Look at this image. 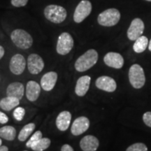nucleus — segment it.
Wrapping results in <instances>:
<instances>
[{"label":"nucleus","instance_id":"f257e3e1","mask_svg":"<svg viewBox=\"0 0 151 151\" xmlns=\"http://www.w3.org/2000/svg\"><path fill=\"white\" fill-rule=\"evenodd\" d=\"M98 53L94 49H90L87 50L84 54L81 55L76 60L74 67L78 72H84L89 70L90 69L96 65L98 60Z\"/></svg>","mask_w":151,"mask_h":151},{"label":"nucleus","instance_id":"f03ea898","mask_svg":"<svg viewBox=\"0 0 151 151\" xmlns=\"http://www.w3.org/2000/svg\"><path fill=\"white\" fill-rule=\"evenodd\" d=\"M11 39L18 48L22 50L29 48L33 44L32 36L24 29H16L14 30L11 34Z\"/></svg>","mask_w":151,"mask_h":151},{"label":"nucleus","instance_id":"7ed1b4c3","mask_svg":"<svg viewBox=\"0 0 151 151\" xmlns=\"http://www.w3.org/2000/svg\"><path fill=\"white\" fill-rule=\"evenodd\" d=\"M43 13L47 20L55 24L61 23L67 16V11L64 7L55 4L47 6Z\"/></svg>","mask_w":151,"mask_h":151},{"label":"nucleus","instance_id":"20e7f679","mask_svg":"<svg viewBox=\"0 0 151 151\" xmlns=\"http://www.w3.org/2000/svg\"><path fill=\"white\" fill-rule=\"evenodd\" d=\"M129 80L130 84L135 89H140L146 83V76L143 69L139 65H132L129 70Z\"/></svg>","mask_w":151,"mask_h":151},{"label":"nucleus","instance_id":"39448f33","mask_svg":"<svg viewBox=\"0 0 151 151\" xmlns=\"http://www.w3.org/2000/svg\"><path fill=\"white\" fill-rule=\"evenodd\" d=\"M120 19V13L118 9H109L101 12L97 18L100 25L104 27H112L118 24Z\"/></svg>","mask_w":151,"mask_h":151},{"label":"nucleus","instance_id":"423d86ee","mask_svg":"<svg viewBox=\"0 0 151 151\" xmlns=\"http://www.w3.org/2000/svg\"><path fill=\"white\" fill-rule=\"evenodd\" d=\"M74 41L73 37L68 32H63L59 36L57 42L56 50L58 54L66 55L72 50Z\"/></svg>","mask_w":151,"mask_h":151},{"label":"nucleus","instance_id":"0eeeda50","mask_svg":"<svg viewBox=\"0 0 151 151\" xmlns=\"http://www.w3.org/2000/svg\"><path fill=\"white\" fill-rule=\"evenodd\" d=\"M92 11V4L88 0L80 1L73 14V20L76 23L82 22L90 14Z\"/></svg>","mask_w":151,"mask_h":151},{"label":"nucleus","instance_id":"6e6552de","mask_svg":"<svg viewBox=\"0 0 151 151\" xmlns=\"http://www.w3.org/2000/svg\"><path fill=\"white\" fill-rule=\"evenodd\" d=\"M27 68L32 74H39L44 68V62L39 55L32 53L27 58Z\"/></svg>","mask_w":151,"mask_h":151},{"label":"nucleus","instance_id":"1a4fd4ad","mask_svg":"<svg viewBox=\"0 0 151 151\" xmlns=\"http://www.w3.org/2000/svg\"><path fill=\"white\" fill-rule=\"evenodd\" d=\"M144 23L140 18H135L132 20L127 30V37L129 40L136 41L142 36L144 31Z\"/></svg>","mask_w":151,"mask_h":151},{"label":"nucleus","instance_id":"9d476101","mask_svg":"<svg viewBox=\"0 0 151 151\" xmlns=\"http://www.w3.org/2000/svg\"><path fill=\"white\" fill-rule=\"evenodd\" d=\"M26 67V60L21 54H16L11 58L9 62V69L15 75H20Z\"/></svg>","mask_w":151,"mask_h":151},{"label":"nucleus","instance_id":"9b49d317","mask_svg":"<svg viewBox=\"0 0 151 151\" xmlns=\"http://www.w3.org/2000/svg\"><path fill=\"white\" fill-rule=\"evenodd\" d=\"M90 120L87 117L80 116L73 121L71 127V134L73 136H79L86 132L90 127Z\"/></svg>","mask_w":151,"mask_h":151},{"label":"nucleus","instance_id":"f8f14e48","mask_svg":"<svg viewBox=\"0 0 151 151\" xmlns=\"http://www.w3.org/2000/svg\"><path fill=\"white\" fill-rule=\"evenodd\" d=\"M95 86L98 89L107 92H113L117 88L116 81L107 76L99 77L96 80Z\"/></svg>","mask_w":151,"mask_h":151},{"label":"nucleus","instance_id":"ddd939ff","mask_svg":"<svg viewBox=\"0 0 151 151\" xmlns=\"http://www.w3.org/2000/svg\"><path fill=\"white\" fill-rule=\"evenodd\" d=\"M104 62L108 67L114 69H121L124 65V59L120 53L109 52L104 58Z\"/></svg>","mask_w":151,"mask_h":151},{"label":"nucleus","instance_id":"4468645a","mask_svg":"<svg viewBox=\"0 0 151 151\" xmlns=\"http://www.w3.org/2000/svg\"><path fill=\"white\" fill-rule=\"evenodd\" d=\"M58 81V73L55 71H49L41 77V87L45 91H51L55 86Z\"/></svg>","mask_w":151,"mask_h":151},{"label":"nucleus","instance_id":"2eb2a0df","mask_svg":"<svg viewBox=\"0 0 151 151\" xmlns=\"http://www.w3.org/2000/svg\"><path fill=\"white\" fill-rule=\"evenodd\" d=\"M91 78L89 76H83L77 80L75 86V93L78 97H84L89 90Z\"/></svg>","mask_w":151,"mask_h":151},{"label":"nucleus","instance_id":"dca6fc26","mask_svg":"<svg viewBox=\"0 0 151 151\" xmlns=\"http://www.w3.org/2000/svg\"><path fill=\"white\" fill-rule=\"evenodd\" d=\"M99 146V140L93 135L85 136L80 141V147L83 151H96Z\"/></svg>","mask_w":151,"mask_h":151},{"label":"nucleus","instance_id":"f3484780","mask_svg":"<svg viewBox=\"0 0 151 151\" xmlns=\"http://www.w3.org/2000/svg\"><path fill=\"white\" fill-rule=\"evenodd\" d=\"M41 85L34 81H28L26 86V97L29 101H37L41 94Z\"/></svg>","mask_w":151,"mask_h":151},{"label":"nucleus","instance_id":"a211bd4d","mask_svg":"<svg viewBox=\"0 0 151 151\" xmlns=\"http://www.w3.org/2000/svg\"><path fill=\"white\" fill-rule=\"evenodd\" d=\"M71 121V113L68 111L60 112L56 118V126L60 131L65 132L69 127Z\"/></svg>","mask_w":151,"mask_h":151},{"label":"nucleus","instance_id":"6ab92c4d","mask_svg":"<svg viewBox=\"0 0 151 151\" xmlns=\"http://www.w3.org/2000/svg\"><path fill=\"white\" fill-rule=\"evenodd\" d=\"M24 94V87L22 83H11L6 88V95L8 97H16L18 99H22Z\"/></svg>","mask_w":151,"mask_h":151},{"label":"nucleus","instance_id":"aec40b11","mask_svg":"<svg viewBox=\"0 0 151 151\" xmlns=\"http://www.w3.org/2000/svg\"><path fill=\"white\" fill-rule=\"evenodd\" d=\"M20 99L16 97H8L3 98L0 100V108L4 111H9L18 106Z\"/></svg>","mask_w":151,"mask_h":151},{"label":"nucleus","instance_id":"412c9836","mask_svg":"<svg viewBox=\"0 0 151 151\" xmlns=\"http://www.w3.org/2000/svg\"><path fill=\"white\" fill-rule=\"evenodd\" d=\"M16 137V129L14 127L6 125L0 128V137L6 141H14Z\"/></svg>","mask_w":151,"mask_h":151},{"label":"nucleus","instance_id":"4be33fe9","mask_svg":"<svg viewBox=\"0 0 151 151\" xmlns=\"http://www.w3.org/2000/svg\"><path fill=\"white\" fill-rule=\"evenodd\" d=\"M36 125L35 123H28L26 125H24L23 127L22 128V129L20 130V133L18 134V140L20 141H26L28 138L29 137V136L32 134V133L34 132V130L35 129Z\"/></svg>","mask_w":151,"mask_h":151},{"label":"nucleus","instance_id":"5701e85b","mask_svg":"<svg viewBox=\"0 0 151 151\" xmlns=\"http://www.w3.org/2000/svg\"><path fill=\"white\" fill-rule=\"evenodd\" d=\"M148 46V39L145 36H141L138 38L134 43L133 49L134 52L137 53H141L146 50V49Z\"/></svg>","mask_w":151,"mask_h":151},{"label":"nucleus","instance_id":"b1692460","mask_svg":"<svg viewBox=\"0 0 151 151\" xmlns=\"http://www.w3.org/2000/svg\"><path fill=\"white\" fill-rule=\"evenodd\" d=\"M50 143H51V141L50 139L46 137H42L40 140L35 143L31 147V148L35 151H43L48 148V147L50 146Z\"/></svg>","mask_w":151,"mask_h":151},{"label":"nucleus","instance_id":"393cba45","mask_svg":"<svg viewBox=\"0 0 151 151\" xmlns=\"http://www.w3.org/2000/svg\"><path fill=\"white\" fill-rule=\"evenodd\" d=\"M42 132L39 131V130L35 132L34 134L30 137V139L28 140L27 143H26V146H27V148H31V147L35 143H37L39 140H40L41 138H42Z\"/></svg>","mask_w":151,"mask_h":151},{"label":"nucleus","instance_id":"a878e982","mask_svg":"<svg viewBox=\"0 0 151 151\" xmlns=\"http://www.w3.org/2000/svg\"><path fill=\"white\" fill-rule=\"evenodd\" d=\"M125 151H148V148L144 143H136L128 147Z\"/></svg>","mask_w":151,"mask_h":151},{"label":"nucleus","instance_id":"bb28decb","mask_svg":"<svg viewBox=\"0 0 151 151\" xmlns=\"http://www.w3.org/2000/svg\"><path fill=\"white\" fill-rule=\"evenodd\" d=\"M14 118L16 119L17 121H21L22 119L24 118V115H25V110L23 107L18 106L15 109V110L13 113Z\"/></svg>","mask_w":151,"mask_h":151},{"label":"nucleus","instance_id":"cd10ccee","mask_svg":"<svg viewBox=\"0 0 151 151\" xmlns=\"http://www.w3.org/2000/svg\"><path fill=\"white\" fill-rule=\"evenodd\" d=\"M143 121L145 124L149 127H151V112L148 111L143 115Z\"/></svg>","mask_w":151,"mask_h":151},{"label":"nucleus","instance_id":"c85d7f7f","mask_svg":"<svg viewBox=\"0 0 151 151\" xmlns=\"http://www.w3.org/2000/svg\"><path fill=\"white\" fill-rule=\"evenodd\" d=\"M11 4L15 7H22L26 6L28 0H11Z\"/></svg>","mask_w":151,"mask_h":151},{"label":"nucleus","instance_id":"c756f323","mask_svg":"<svg viewBox=\"0 0 151 151\" xmlns=\"http://www.w3.org/2000/svg\"><path fill=\"white\" fill-rule=\"evenodd\" d=\"M9 121V118L4 113L0 111V124H6Z\"/></svg>","mask_w":151,"mask_h":151},{"label":"nucleus","instance_id":"7c9ffc66","mask_svg":"<svg viewBox=\"0 0 151 151\" xmlns=\"http://www.w3.org/2000/svg\"><path fill=\"white\" fill-rule=\"evenodd\" d=\"M61 151H74L73 148L69 144H65L62 146Z\"/></svg>","mask_w":151,"mask_h":151},{"label":"nucleus","instance_id":"2f4dec72","mask_svg":"<svg viewBox=\"0 0 151 151\" xmlns=\"http://www.w3.org/2000/svg\"><path fill=\"white\" fill-rule=\"evenodd\" d=\"M4 53H5L4 48H3V46H0V60L3 58L4 55Z\"/></svg>","mask_w":151,"mask_h":151},{"label":"nucleus","instance_id":"473e14b6","mask_svg":"<svg viewBox=\"0 0 151 151\" xmlns=\"http://www.w3.org/2000/svg\"><path fill=\"white\" fill-rule=\"evenodd\" d=\"M0 151H9L8 147L6 146H0Z\"/></svg>","mask_w":151,"mask_h":151},{"label":"nucleus","instance_id":"72a5a7b5","mask_svg":"<svg viewBox=\"0 0 151 151\" xmlns=\"http://www.w3.org/2000/svg\"><path fill=\"white\" fill-rule=\"evenodd\" d=\"M148 49L150 51H151V39H150V42H149V43H148Z\"/></svg>","mask_w":151,"mask_h":151},{"label":"nucleus","instance_id":"f704fd0d","mask_svg":"<svg viewBox=\"0 0 151 151\" xmlns=\"http://www.w3.org/2000/svg\"><path fill=\"white\" fill-rule=\"evenodd\" d=\"M1 143H2V141H1V138H0V146H1Z\"/></svg>","mask_w":151,"mask_h":151},{"label":"nucleus","instance_id":"c9c22d12","mask_svg":"<svg viewBox=\"0 0 151 151\" xmlns=\"http://www.w3.org/2000/svg\"><path fill=\"white\" fill-rule=\"evenodd\" d=\"M146 1H151V0H146Z\"/></svg>","mask_w":151,"mask_h":151},{"label":"nucleus","instance_id":"e433bc0d","mask_svg":"<svg viewBox=\"0 0 151 151\" xmlns=\"http://www.w3.org/2000/svg\"><path fill=\"white\" fill-rule=\"evenodd\" d=\"M24 151H27V150H24Z\"/></svg>","mask_w":151,"mask_h":151}]
</instances>
